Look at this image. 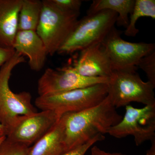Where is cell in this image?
<instances>
[{
    "label": "cell",
    "mask_w": 155,
    "mask_h": 155,
    "mask_svg": "<svg viewBox=\"0 0 155 155\" xmlns=\"http://www.w3.org/2000/svg\"><path fill=\"white\" fill-rule=\"evenodd\" d=\"M105 138V137L104 135L97 134L86 143L70 150L67 151L61 155H84L89 149L90 148L94 143L98 141H102Z\"/></svg>",
    "instance_id": "21"
},
{
    "label": "cell",
    "mask_w": 155,
    "mask_h": 155,
    "mask_svg": "<svg viewBox=\"0 0 155 155\" xmlns=\"http://www.w3.org/2000/svg\"><path fill=\"white\" fill-rule=\"evenodd\" d=\"M7 135V132L6 129L2 124L0 123V138L6 137Z\"/></svg>",
    "instance_id": "25"
},
{
    "label": "cell",
    "mask_w": 155,
    "mask_h": 155,
    "mask_svg": "<svg viewBox=\"0 0 155 155\" xmlns=\"http://www.w3.org/2000/svg\"><path fill=\"white\" fill-rule=\"evenodd\" d=\"M108 96L99 104L84 110L67 113L61 116L64 126L66 152L82 145L99 134H107L121 121Z\"/></svg>",
    "instance_id": "1"
},
{
    "label": "cell",
    "mask_w": 155,
    "mask_h": 155,
    "mask_svg": "<svg viewBox=\"0 0 155 155\" xmlns=\"http://www.w3.org/2000/svg\"><path fill=\"white\" fill-rule=\"evenodd\" d=\"M122 31L115 27L101 43L114 71L137 70L144 56L155 51L154 43L130 42L121 38Z\"/></svg>",
    "instance_id": "7"
},
{
    "label": "cell",
    "mask_w": 155,
    "mask_h": 155,
    "mask_svg": "<svg viewBox=\"0 0 155 155\" xmlns=\"http://www.w3.org/2000/svg\"><path fill=\"white\" fill-rule=\"evenodd\" d=\"M130 15L129 23L124 34L127 36L135 37L139 31L136 25L138 19L141 17H149L155 19V0H135Z\"/></svg>",
    "instance_id": "17"
},
{
    "label": "cell",
    "mask_w": 155,
    "mask_h": 155,
    "mask_svg": "<svg viewBox=\"0 0 155 155\" xmlns=\"http://www.w3.org/2000/svg\"><path fill=\"white\" fill-rule=\"evenodd\" d=\"M107 95V84H98L60 94L38 96L35 103L41 110L54 111L61 118L67 113L80 112L95 107Z\"/></svg>",
    "instance_id": "5"
},
{
    "label": "cell",
    "mask_w": 155,
    "mask_h": 155,
    "mask_svg": "<svg viewBox=\"0 0 155 155\" xmlns=\"http://www.w3.org/2000/svg\"><path fill=\"white\" fill-rule=\"evenodd\" d=\"M137 67L144 71L148 81L155 84V51L142 58Z\"/></svg>",
    "instance_id": "19"
},
{
    "label": "cell",
    "mask_w": 155,
    "mask_h": 155,
    "mask_svg": "<svg viewBox=\"0 0 155 155\" xmlns=\"http://www.w3.org/2000/svg\"><path fill=\"white\" fill-rule=\"evenodd\" d=\"M30 147L10 141L7 138L0 146V155H27Z\"/></svg>",
    "instance_id": "18"
},
{
    "label": "cell",
    "mask_w": 155,
    "mask_h": 155,
    "mask_svg": "<svg viewBox=\"0 0 155 155\" xmlns=\"http://www.w3.org/2000/svg\"><path fill=\"white\" fill-rule=\"evenodd\" d=\"M137 70L114 71L107 84L108 95L116 107H126L131 102L155 105V84L142 80Z\"/></svg>",
    "instance_id": "4"
},
{
    "label": "cell",
    "mask_w": 155,
    "mask_h": 155,
    "mask_svg": "<svg viewBox=\"0 0 155 155\" xmlns=\"http://www.w3.org/2000/svg\"><path fill=\"white\" fill-rule=\"evenodd\" d=\"M110 78H90L78 74L72 66L46 69L38 83L39 96L60 94L98 84H107Z\"/></svg>",
    "instance_id": "9"
},
{
    "label": "cell",
    "mask_w": 155,
    "mask_h": 155,
    "mask_svg": "<svg viewBox=\"0 0 155 155\" xmlns=\"http://www.w3.org/2000/svg\"><path fill=\"white\" fill-rule=\"evenodd\" d=\"M72 67L78 74L87 77L110 78L114 72L110 58L102 43L81 51Z\"/></svg>",
    "instance_id": "11"
},
{
    "label": "cell",
    "mask_w": 155,
    "mask_h": 155,
    "mask_svg": "<svg viewBox=\"0 0 155 155\" xmlns=\"http://www.w3.org/2000/svg\"><path fill=\"white\" fill-rule=\"evenodd\" d=\"M13 48L15 51L28 58V65L34 71H40L44 66L48 54L36 31H18Z\"/></svg>",
    "instance_id": "12"
},
{
    "label": "cell",
    "mask_w": 155,
    "mask_h": 155,
    "mask_svg": "<svg viewBox=\"0 0 155 155\" xmlns=\"http://www.w3.org/2000/svg\"><path fill=\"white\" fill-rule=\"evenodd\" d=\"M61 119L54 112L41 110L20 116L9 130L6 138L10 141L30 147L41 138Z\"/></svg>",
    "instance_id": "10"
},
{
    "label": "cell",
    "mask_w": 155,
    "mask_h": 155,
    "mask_svg": "<svg viewBox=\"0 0 155 155\" xmlns=\"http://www.w3.org/2000/svg\"><path fill=\"white\" fill-rule=\"evenodd\" d=\"M6 137H1L0 138V146L2 143L3 141H4Z\"/></svg>",
    "instance_id": "26"
},
{
    "label": "cell",
    "mask_w": 155,
    "mask_h": 155,
    "mask_svg": "<svg viewBox=\"0 0 155 155\" xmlns=\"http://www.w3.org/2000/svg\"><path fill=\"white\" fill-rule=\"evenodd\" d=\"M61 11L67 13H80L82 1L80 0H50Z\"/></svg>",
    "instance_id": "20"
},
{
    "label": "cell",
    "mask_w": 155,
    "mask_h": 155,
    "mask_svg": "<svg viewBox=\"0 0 155 155\" xmlns=\"http://www.w3.org/2000/svg\"><path fill=\"white\" fill-rule=\"evenodd\" d=\"M24 57L15 51L13 57L0 68V123L6 129L7 134L19 116L37 112L31 104L30 93H15L9 86L12 71L17 65L25 63Z\"/></svg>",
    "instance_id": "2"
},
{
    "label": "cell",
    "mask_w": 155,
    "mask_h": 155,
    "mask_svg": "<svg viewBox=\"0 0 155 155\" xmlns=\"http://www.w3.org/2000/svg\"><path fill=\"white\" fill-rule=\"evenodd\" d=\"M118 14L110 10H104L87 15L80 20L58 50L60 54H69L101 43L115 27Z\"/></svg>",
    "instance_id": "3"
},
{
    "label": "cell",
    "mask_w": 155,
    "mask_h": 155,
    "mask_svg": "<svg viewBox=\"0 0 155 155\" xmlns=\"http://www.w3.org/2000/svg\"><path fill=\"white\" fill-rule=\"evenodd\" d=\"M107 134L117 138L133 136L135 144L155 140V105L134 108L125 107V115L117 125L111 127Z\"/></svg>",
    "instance_id": "8"
},
{
    "label": "cell",
    "mask_w": 155,
    "mask_h": 155,
    "mask_svg": "<svg viewBox=\"0 0 155 155\" xmlns=\"http://www.w3.org/2000/svg\"><path fill=\"white\" fill-rule=\"evenodd\" d=\"M135 0H94L87 11L91 15L104 10H110L118 14L116 24L127 28L129 23V15L133 10Z\"/></svg>",
    "instance_id": "15"
},
{
    "label": "cell",
    "mask_w": 155,
    "mask_h": 155,
    "mask_svg": "<svg viewBox=\"0 0 155 155\" xmlns=\"http://www.w3.org/2000/svg\"><path fill=\"white\" fill-rule=\"evenodd\" d=\"M42 7V1L22 0L18 17V31H36Z\"/></svg>",
    "instance_id": "16"
},
{
    "label": "cell",
    "mask_w": 155,
    "mask_h": 155,
    "mask_svg": "<svg viewBox=\"0 0 155 155\" xmlns=\"http://www.w3.org/2000/svg\"><path fill=\"white\" fill-rule=\"evenodd\" d=\"M42 3L36 32L44 43L48 55L53 56L58 53L75 28L80 13L61 11L50 0H43Z\"/></svg>",
    "instance_id": "6"
},
{
    "label": "cell",
    "mask_w": 155,
    "mask_h": 155,
    "mask_svg": "<svg viewBox=\"0 0 155 155\" xmlns=\"http://www.w3.org/2000/svg\"><path fill=\"white\" fill-rule=\"evenodd\" d=\"M151 142L152 145L150 149L147 151L145 155H155V140Z\"/></svg>",
    "instance_id": "24"
},
{
    "label": "cell",
    "mask_w": 155,
    "mask_h": 155,
    "mask_svg": "<svg viewBox=\"0 0 155 155\" xmlns=\"http://www.w3.org/2000/svg\"><path fill=\"white\" fill-rule=\"evenodd\" d=\"M89 155H126L121 153H110L101 150L97 146H94L91 149L90 154Z\"/></svg>",
    "instance_id": "23"
},
{
    "label": "cell",
    "mask_w": 155,
    "mask_h": 155,
    "mask_svg": "<svg viewBox=\"0 0 155 155\" xmlns=\"http://www.w3.org/2000/svg\"><path fill=\"white\" fill-rule=\"evenodd\" d=\"M15 53L14 49L0 47V68L13 57Z\"/></svg>",
    "instance_id": "22"
},
{
    "label": "cell",
    "mask_w": 155,
    "mask_h": 155,
    "mask_svg": "<svg viewBox=\"0 0 155 155\" xmlns=\"http://www.w3.org/2000/svg\"><path fill=\"white\" fill-rule=\"evenodd\" d=\"M22 0H0V47L13 48Z\"/></svg>",
    "instance_id": "13"
},
{
    "label": "cell",
    "mask_w": 155,
    "mask_h": 155,
    "mask_svg": "<svg viewBox=\"0 0 155 155\" xmlns=\"http://www.w3.org/2000/svg\"><path fill=\"white\" fill-rule=\"evenodd\" d=\"M64 126L61 118L44 136L29 148L27 155H61L66 152Z\"/></svg>",
    "instance_id": "14"
}]
</instances>
